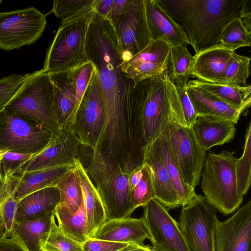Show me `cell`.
I'll use <instances>...</instances> for the list:
<instances>
[{
  "label": "cell",
  "mask_w": 251,
  "mask_h": 251,
  "mask_svg": "<svg viewBox=\"0 0 251 251\" xmlns=\"http://www.w3.org/2000/svg\"><path fill=\"white\" fill-rule=\"evenodd\" d=\"M166 132L183 181L195 189L200 182L206 151L198 143L191 128L179 125L173 117L169 122Z\"/></svg>",
  "instance_id": "cell-11"
},
{
  "label": "cell",
  "mask_w": 251,
  "mask_h": 251,
  "mask_svg": "<svg viewBox=\"0 0 251 251\" xmlns=\"http://www.w3.org/2000/svg\"><path fill=\"white\" fill-rule=\"evenodd\" d=\"M131 91L138 98L142 108V123L145 144L148 146L167 127L173 117L185 126L179 98L176 85L167 70L162 75L134 84Z\"/></svg>",
  "instance_id": "cell-3"
},
{
  "label": "cell",
  "mask_w": 251,
  "mask_h": 251,
  "mask_svg": "<svg viewBox=\"0 0 251 251\" xmlns=\"http://www.w3.org/2000/svg\"><path fill=\"white\" fill-rule=\"evenodd\" d=\"M59 202V191L56 186L32 192L19 201L16 220H33L53 212Z\"/></svg>",
  "instance_id": "cell-27"
},
{
  "label": "cell",
  "mask_w": 251,
  "mask_h": 251,
  "mask_svg": "<svg viewBox=\"0 0 251 251\" xmlns=\"http://www.w3.org/2000/svg\"><path fill=\"white\" fill-rule=\"evenodd\" d=\"M220 43L235 51L238 48L251 45V32L243 25L241 19L229 23L223 30Z\"/></svg>",
  "instance_id": "cell-37"
},
{
  "label": "cell",
  "mask_w": 251,
  "mask_h": 251,
  "mask_svg": "<svg viewBox=\"0 0 251 251\" xmlns=\"http://www.w3.org/2000/svg\"><path fill=\"white\" fill-rule=\"evenodd\" d=\"M0 251H24L12 238L0 239Z\"/></svg>",
  "instance_id": "cell-48"
},
{
  "label": "cell",
  "mask_w": 251,
  "mask_h": 251,
  "mask_svg": "<svg viewBox=\"0 0 251 251\" xmlns=\"http://www.w3.org/2000/svg\"><path fill=\"white\" fill-rule=\"evenodd\" d=\"M187 46L180 44L170 47L167 72L170 80L176 86L187 85L191 77L193 56Z\"/></svg>",
  "instance_id": "cell-33"
},
{
  "label": "cell",
  "mask_w": 251,
  "mask_h": 251,
  "mask_svg": "<svg viewBox=\"0 0 251 251\" xmlns=\"http://www.w3.org/2000/svg\"><path fill=\"white\" fill-rule=\"evenodd\" d=\"M53 97L49 75L41 69L31 73L4 108L55 133L60 129L52 113Z\"/></svg>",
  "instance_id": "cell-7"
},
{
  "label": "cell",
  "mask_w": 251,
  "mask_h": 251,
  "mask_svg": "<svg viewBox=\"0 0 251 251\" xmlns=\"http://www.w3.org/2000/svg\"><path fill=\"white\" fill-rule=\"evenodd\" d=\"M170 46L160 40H151L140 52L120 68L125 77L134 84L159 76L167 70Z\"/></svg>",
  "instance_id": "cell-16"
},
{
  "label": "cell",
  "mask_w": 251,
  "mask_h": 251,
  "mask_svg": "<svg viewBox=\"0 0 251 251\" xmlns=\"http://www.w3.org/2000/svg\"><path fill=\"white\" fill-rule=\"evenodd\" d=\"M4 151H0V161L2 158V153Z\"/></svg>",
  "instance_id": "cell-51"
},
{
  "label": "cell",
  "mask_w": 251,
  "mask_h": 251,
  "mask_svg": "<svg viewBox=\"0 0 251 251\" xmlns=\"http://www.w3.org/2000/svg\"><path fill=\"white\" fill-rule=\"evenodd\" d=\"M144 0L151 40L162 41L170 46L189 44L182 31L162 8L157 0Z\"/></svg>",
  "instance_id": "cell-21"
},
{
  "label": "cell",
  "mask_w": 251,
  "mask_h": 251,
  "mask_svg": "<svg viewBox=\"0 0 251 251\" xmlns=\"http://www.w3.org/2000/svg\"><path fill=\"white\" fill-rule=\"evenodd\" d=\"M53 133L5 108L0 111V151L35 154L50 140Z\"/></svg>",
  "instance_id": "cell-10"
},
{
  "label": "cell",
  "mask_w": 251,
  "mask_h": 251,
  "mask_svg": "<svg viewBox=\"0 0 251 251\" xmlns=\"http://www.w3.org/2000/svg\"><path fill=\"white\" fill-rule=\"evenodd\" d=\"M250 61V57L233 52L227 64L222 84L246 85L251 73Z\"/></svg>",
  "instance_id": "cell-36"
},
{
  "label": "cell",
  "mask_w": 251,
  "mask_h": 251,
  "mask_svg": "<svg viewBox=\"0 0 251 251\" xmlns=\"http://www.w3.org/2000/svg\"><path fill=\"white\" fill-rule=\"evenodd\" d=\"M105 119V103L95 67L69 129L80 145L95 149Z\"/></svg>",
  "instance_id": "cell-9"
},
{
  "label": "cell",
  "mask_w": 251,
  "mask_h": 251,
  "mask_svg": "<svg viewBox=\"0 0 251 251\" xmlns=\"http://www.w3.org/2000/svg\"><path fill=\"white\" fill-rule=\"evenodd\" d=\"M122 63L128 61L151 42L144 0H130L113 26Z\"/></svg>",
  "instance_id": "cell-13"
},
{
  "label": "cell",
  "mask_w": 251,
  "mask_h": 251,
  "mask_svg": "<svg viewBox=\"0 0 251 251\" xmlns=\"http://www.w3.org/2000/svg\"><path fill=\"white\" fill-rule=\"evenodd\" d=\"M127 243L109 241L88 238L82 244V251H117Z\"/></svg>",
  "instance_id": "cell-45"
},
{
  "label": "cell",
  "mask_w": 251,
  "mask_h": 251,
  "mask_svg": "<svg viewBox=\"0 0 251 251\" xmlns=\"http://www.w3.org/2000/svg\"><path fill=\"white\" fill-rule=\"evenodd\" d=\"M186 85L176 86L180 102L185 127L191 128L198 116L187 93Z\"/></svg>",
  "instance_id": "cell-44"
},
{
  "label": "cell",
  "mask_w": 251,
  "mask_h": 251,
  "mask_svg": "<svg viewBox=\"0 0 251 251\" xmlns=\"http://www.w3.org/2000/svg\"><path fill=\"white\" fill-rule=\"evenodd\" d=\"M130 0H114L108 20L113 26L126 8Z\"/></svg>",
  "instance_id": "cell-46"
},
{
  "label": "cell",
  "mask_w": 251,
  "mask_h": 251,
  "mask_svg": "<svg viewBox=\"0 0 251 251\" xmlns=\"http://www.w3.org/2000/svg\"><path fill=\"white\" fill-rule=\"evenodd\" d=\"M17 174L0 175V239L10 238L16 220L19 201L15 198Z\"/></svg>",
  "instance_id": "cell-29"
},
{
  "label": "cell",
  "mask_w": 251,
  "mask_h": 251,
  "mask_svg": "<svg viewBox=\"0 0 251 251\" xmlns=\"http://www.w3.org/2000/svg\"><path fill=\"white\" fill-rule=\"evenodd\" d=\"M187 85L196 87L207 94L237 108H248L251 103V86H239L193 79Z\"/></svg>",
  "instance_id": "cell-31"
},
{
  "label": "cell",
  "mask_w": 251,
  "mask_h": 251,
  "mask_svg": "<svg viewBox=\"0 0 251 251\" xmlns=\"http://www.w3.org/2000/svg\"><path fill=\"white\" fill-rule=\"evenodd\" d=\"M143 207L141 217L150 234L155 251H190L178 223L156 199Z\"/></svg>",
  "instance_id": "cell-14"
},
{
  "label": "cell",
  "mask_w": 251,
  "mask_h": 251,
  "mask_svg": "<svg viewBox=\"0 0 251 251\" xmlns=\"http://www.w3.org/2000/svg\"><path fill=\"white\" fill-rule=\"evenodd\" d=\"M151 247L148 245L139 246L135 244L129 243L125 247L117 251H151Z\"/></svg>",
  "instance_id": "cell-50"
},
{
  "label": "cell",
  "mask_w": 251,
  "mask_h": 251,
  "mask_svg": "<svg viewBox=\"0 0 251 251\" xmlns=\"http://www.w3.org/2000/svg\"><path fill=\"white\" fill-rule=\"evenodd\" d=\"M33 155L4 151L0 161V174L2 176L9 172L14 174L20 173L23 166Z\"/></svg>",
  "instance_id": "cell-43"
},
{
  "label": "cell",
  "mask_w": 251,
  "mask_h": 251,
  "mask_svg": "<svg viewBox=\"0 0 251 251\" xmlns=\"http://www.w3.org/2000/svg\"><path fill=\"white\" fill-rule=\"evenodd\" d=\"M191 129L198 143L205 151L230 142L236 129L235 124L231 121L205 116H198Z\"/></svg>",
  "instance_id": "cell-24"
},
{
  "label": "cell",
  "mask_w": 251,
  "mask_h": 251,
  "mask_svg": "<svg viewBox=\"0 0 251 251\" xmlns=\"http://www.w3.org/2000/svg\"><path fill=\"white\" fill-rule=\"evenodd\" d=\"M74 166L75 164H69L18 174L19 180L15 198L19 202L32 192L55 186L61 178Z\"/></svg>",
  "instance_id": "cell-28"
},
{
  "label": "cell",
  "mask_w": 251,
  "mask_h": 251,
  "mask_svg": "<svg viewBox=\"0 0 251 251\" xmlns=\"http://www.w3.org/2000/svg\"><path fill=\"white\" fill-rule=\"evenodd\" d=\"M54 214L58 226L68 237L82 244L89 238L83 201L78 209L74 213H70L66 208L58 205Z\"/></svg>",
  "instance_id": "cell-32"
},
{
  "label": "cell",
  "mask_w": 251,
  "mask_h": 251,
  "mask_svg": "<svg viewBox=\"0 0 251 251\" xmlns=\"http://www.w3.org/2000/svg\"><path fill=\"white\" fill-rule=\"evenodd\" d=\"M31 74H13L0 79V111L13 99Z\"/></svg>",
  "instance_id": "cell-42"
},
{
  "label": "cell",
  "mask_w": 251,
  "mask_h": 251,
  "mask_svg": "<svg viewBox=\"0 0 251 251\" xmlns=\"http://www.w3.org/2000/svg\"><path fill=\"white\" fill-rule=\"evenodd\" d=\"M86 170L96 183L106 220L130 217L133 211L130 201L129 175L123 173L110 156L97 151H93Z\"/></svg>",
  "instance_id": "cell-5"
},
{
  "label": "cell",
  "mask_w": 251,
  "mask_h": 251,
  "mask_svg": "<svg viewBox=\"0 0 251 251\" xmlns=\"http://www.w3.org/2000/svg\"><path fill=\"white\" fill-rule=\"evenodd\" d=\"M114 0H95L93 9L102 17L108 19Z\"/></svg>",
  "instance_id": "cell-47"
},
{
  "label": "cell",
  "mask_w": 251,
  "mask_h": 251,
  "mask_svg": "<svg viewBox=\"0 0 251 251\" xmlns=\"http://www.w3.org/2000/svg\"><path fill=\"white\" fill-rule=\"evenodd\" d=\"M47 23L46 15L34 7L0 12V49L9 51L32 44Z\"/></svg>",
  "instance_id": "cell-12"
},
{
  "label": "cell",
  "mask_w": 251,
  "mask_h": 251,
  "mask_svg": "<svg viewBox=\"0 0 251 251\" xmlns=\"http://www.w3.org/2000/svg\"><path fill=\"white\" fill-rule=\"evenodd\" d=\"M151 251H154V250L151 248Z\"/></svg>",
  "instance_id": "cell-52"
},
{
  "label": "cell",
  "mask_w": 251,
  "mask_h": 251,
  "mask_svg": "<svg viewBox=\"0 0 251 251\" xmlns=\"http://www.w3.org/2000/svg\"><path fill=\"white\" fill-rule=\"evenodd\" d=\"M48 74L53 87L52 113L61 130L64 127L75 108V84L71 70Z\"/></svg>",
  "instance_id": "cell-22"
},
{
  "label": "cell",
  "mask_w": 251,
  "mask_h": 251,
  "mask_svg": "<svg viewBox=\"0 0 251 251\" xmlns=\"http://www.w3.org/2000/svg\"><path fill=\"white\" fill-rule=\"evenodd\" d=\"M143 176L142 167L134 170L129 176V187L132 190L139 182Z\"/></svg>",
  "instance_id": "cell-49"
},
{
  "label": "cell",
  "mask_w": 251,
  "mask_h": 251,
  "mask_svg": "<svg viewBox=\"0 0 251 251\" xmlns=\"http://www.w3.org/2000/svg\"><path fill=\"white\" fill-rule=\"evenodd\" d=\"M79 146L71 131L64 128L53 133L48 144L23 166L21 173L74 164L78 158Z\"/></svg>",
  "instance_id": "cell-15"
},
{
  "label": "cell",
  "mask_w": 251,
  "mask_h": 251,
  "mask_svg": "<svg viewBox=\"0 0 251 251\" xmlns=\"http://www.w3.org/2000/svg\"><path fill=\"white\" fill-rule=\"evenodd\" d=\"M94 68V65L89 60L71 70L75 87L76 100L72 114L64 128L70 129L72 126L77 108L86 89Z\"/></svg>",
  "instance_id": "cell-40"
},
{
  "label": "cell",
  "mask_w": 251,
  "mask_h": 251,
  "mask_svg": "<svg viewBox=\"0 0 251 251\" xmlns=\"http://www.w3.org/2000/svg\"><path fill=\"white\" fill-rule=\"evenodd\" d=\"M187 93L198 116L219 118L237 123L247 108H237L213 97L196 87L186 85Z\"/></svg>",
  "instance_id": "cell-26"
},
{
  "label": "cell",
  "mask_w": 251,
  "mask_h": 251,
  "mask_svg": "<svg viewBox=\"0 0 251 251\" xmlns=\"http://www.w3.org/2000/svg\"><path fill=\"white\" fill-rule=\"evenodd\" d=\"M179 26L195 54L217 46L225 27L251 10L248 0H157Z\"/></svg>",
  "instance_id": "cell-2"
},
{
  "label": "cell",
  "mask_w": 251,
  "mask_h": 251,
  "mask_svg": "<svg viewBox=\"0 0 251 251\" xmlns=\"http://www.w3.org/2000/svg\"><path fill=\"white\" fill-rule=\"evenodd\" d=\"M235 51L220 43L193 56L191 77L222 83L227 64Z\"/></svg>",
  "instance_id": "cell-19"
},
{
  "label": "cell",
  "mask_w": 251,
  "mask_h": 251,
  "mask_svg": "<svg viewBox=\"0 0 251 251\" xmlns=\"http://www.w3.org/2000/svg\"><path fill=\"white\" fill-rule=\"evenodd\" d=\"M216 209L198 195L182 207L178 225L190 251H215Z\"/></svg>",
  "instance_id": "cell-8"
},
{
  "label": "cell",
  "mask_w": 251,
  "mask_h": 251,
  "mask_svg": "<svg viewBox=\"0 0 251 251\" xmlns=\"http://www.w3.org/2000/svg\"><path fill=\"white\" fill-rule=\"evenodd\" d=\"M215 251H251V201L226 220H218Z\"/></svg>",
  "instance_id": "cell-17"
},
{
  "label": "cell",
  "mask_w": 251,
  "mask_h": 251,
  "mask_svg": "<svg viewBox=\"0 0 251 251\" xmlns=\"http://www.w3.org/2000/svg\"><path fill=\"white\" fill-rule=\"evenodd\" d=\"M166 128L154 141L182 207L192 201L197 194L194 189L186 185L183 181L178 166L170 148Z\"/></svg>",
  "instance_id": "cell-30"
},
{
  "label": "cell",
  "mask_w": 251,
  "mask_h": 251,
  "mask_svg": "<svg viewBox=\"0 0 251 251\" xmlns=\"http://www.w3.org/2000/svg\"><path fill=\"white\" fill-rule=\"evenodd\" d=\"M144 163L151 170L155 199L168 210L182 207L154 141L146 150Z\"/></svg>",
  "instance_id": "cell-18"
},
{
  "label": "cell",
  "mask_w": 251,
  "mask_h": 251,
  "mask_svg": "<svg viewBox=\"0 0 251 251\" xmlns=\"http://www.w3.org/2000/svg\"><path fill=\"white\" fill-rule=\"evenodd\" d=\"M56 186L60 193L58 205L71 213H75L83 201L80 180L75 166L61 178Z\"/></svg>",
  "instance_id": "cell-34"
},
{
  "label": "cell",
  "mask_w": 251,
  "mask_h": 251,
  "mask_svg": "<svg viewBox=\"0 0 251 251\" xmlns=\"http://www.w3.org/2000/svg\"><path fill=\"white\" fill-rule=\"evenodd\" d=\"M95 0H55L50 13L65 21L93 9Z\"/></svg>",
  "instance_id": "cell-41"
},
{
  "label": "cell",
  "mask_w": 251,
  "mask_h": 251,
  "mask_svg": "<svg viewBox=\"0 0 251 251\" xmlns=\"http://www.w3.org/2000/svg\"><path fill=\"white\" fill-rule=\"evenodd\" d=\"M43 251H82V243L66 235L56 223L54 214L48 237L42 246Z\"/></svg>",
  "instance_id": "cell-38"
},
{
  "label": "cell",
  "mask_w": 251,
  "mask_h": 251,
  "mask_svg": "<svg viewBox=\"0 0 251 251\" xmlns=\"http://www.w3.org/2000/svg\"><path fill=\"white\" fill-rule=\"evenodd\" d=\"M94 238L109 241L132 243L144 246L146 240H150L148 228L140 218L106 220L99 229Z\"/></svg>",
  "instance_id": "cell-20"
},
{
  "label": "cell",
  "mask_w": 251,
  "mask_h": 251,
  "mask_svg": "<svg viewBox=\"0 0 251 251\" xmlns=\"http://www.w3.org/2000/svg\"><path fill=\"white\" fill-rule=\"evenodd\" d=\"M80 180L86 213L88 237L94 238L106 221L104 207L98 190L79 159L75 160Z\"/></svg>",
  "instance_id": "cell-23"
},
{
  "label": "cell",
  "mask_w": 251,
  "mask_h": 251,
  "mask_svg": "<svg viewBox=\"0 0 251 251\" xmlns=\"http://www.w3.org/2000/svg\"><path fill=\"white\" fill-rule=\"evenodd\" d=\"M93 11L61 21L47 50L42 69L44 72L70 70L88 61L86 36Z\"/></svg>",
  "instance_id": "cell-6"
},
{
  "label": "cell",
  "mask_w": 251,
  "mask_h": 251,
  "mask_svg": "<svg viewBox=\"0 0 251 251\" xmlns=\"http://www.w3.org/2000/svg\"><path fill=\"white\" fill-rule=\"evenodd\" d=\"M85 53L97 71L105 103V119L99 138L103 146L123 149L143 138L141 119L131 109L129 97L134 83L120 68L121 55L110 21L94 10L87 29Z\"/></svg>",
  "instance_id": "cell-1"
},
{
  "label": "cell",
  "mask_w": 251,
  "mask_h": 251,
  "mask_svg": "<svg viewBox=\"0 0 251 251\" xmlns=\"http://www.w3.org/2000/svg\"><path fill=\"white\" fill-rule=\"evenodd\" d=\"M142 177L138 184L130 191V201L132 210L144 207L151 200L155 199L150 168L144 163L142 166Z\"/></svg>",
  "instance_id": "cell-39"
},
{
  "label": "cell",
  "mask_w": 251,
  "mask_h": 251,
  "mask_svg": "<svg viewBox=\"0 0 251 251\" xmlns=\"http://www.w3.org/2000/svg\"><path fill=\"white\" fill-rule=\"evenodd\" d=\"M54 212L37 219L16 220L11 238L14 239L24 251H43L51 225Z\"/></svg>",
  "instance_id": "cell-25"
},
{
  "label": "cell",
  "mask_w": 251,
  "mask_h": 251,
  "mask_svg": "<svg viewBox=\"0 0 251 251\" xmlns=\"http://www.w3.org/2000/svg\"><path fill=\"white\" fill-rule=\"evenodd\" d=\"M235 151H209L202 170L201 189L207 202L225 215L241 205L244 196L239 193L236 175Z\"/></svg>",
  "instance_id": "cell-4"
},
{
  "label": "cell",
  "mask_w": 251,
  "mask_h": 251,
  "mask_svg": "<svg viewBox=\"0 0 251 251\" xmlns=\"http://www.w3.org/2000/svg\"><path fill=\"white\" fill-rule=\"evenodd\" d=\"M251 124L247 128L244 152L237 158L235 169L237 188L240 195H245L251 185Z\"/></svg>",
  "instance_id": "cell-35"
}]
</instances>
